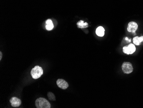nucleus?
Masks as SVG:
<instances>
[{
    "instance_id": "8",
    "label": "nucleus",
    "mask_w": 143,
    "mask_h": 108,
    "mask_svg": "<svg viewBox=\"0 0 143 108\" xmlns=\"http://www.w3.org/2000/svg\"><path fill=\"white\" fill-rule=\"evenodd\" d=\"M97 35L99 37H103L105 35V29L102 26H99L96 31Z\"/></svg>"
},
{
    "instance_id": "6",
    "label": "nucleus",
    "mask_w": 143,
    "mask_h": 108,
    "mask_svg": "<svg viewBox=\"0 0 143 108\" xmlns=\"http://www.w3.org/2000/svg\"><path fill=\"white\" fill-rule=\"evenodd\" d=\"M138 24L134 22H131L128 24L127 31L129 32L134 33L138 29Z\"/></svg>"
},
{
    "instance_id": "11",
    "label": "nucleus",
    "mask_w": 143,
    "mask_h": 108,
    "mask_svg": "<svg viewBox=\"0 0 143 108\" xmlns=\"http://www.w3.org/2000/svg\"><path fill=\"white\" fill-rule=\"evenodd\" d=\"M47 96H48V99L50 100L55 101V100H56L55 95L53 93H52V92H49L48 93Z\"/></svg>"
},
{
    "instance_id": "2",
    "label": "nucleus",
    "mask_w": 143,
    "mask_h": 108,
    "mask_svg": "<svg viewBox=\"0 0 143 108\" xmlns=\"http://www.w3.org/2000/svg\"><path fill=\"white\" fill-rule=\"evenodd\" d=\"M43 69L40 66H36L34 68H33L31 72V76L33 79H37L41 76L43 74Z\"/></svg>"
},
{
    "instance_id": "9",
    "label": "nucleus",
    "mask_w": 143,
    "mask_h": 108,
    "mask_svg": "<svg viewBox=\"0 0 143 108\" xmlns=\"http://www.w3.org/2000/svg\"><path fill=\"white\" fill-rule=\"evenodd\" d=\"M142 41H143V36L140 37L136 36L133 39V42L136 45H140Z\"/></svg>"
},
{
    "instance_id": "5",
    "label": "nucleus",
    "mask_w": 143,
    "mask_h": 108,
    "mask_svg": "<svg viewBox=\"0 0 143 108\" xmlns=\"http://www.w3.org/2000/svg\"><path fill=\"white\" fill-rule=\"evenodd\" d=\"M57 84L59 88L63 90L67 89L69 87V84L66 81L62 79H58L57 81Z\"/></svg>"
},
{
    "instance_id": "3",
    "label": "nucleus",
    "mask_w": 143,
    "mask_h": 108,
    "mask_svg": "<svg viewBox=\"0 0 143 108\" xmlns=\"http://www.w3.org/2000/svg\"><path fill=\"white\" fill-rule=\"evenodd\" d=\"M122 71L124 73L130 74L133 71V68L131 63L129 62H124L122 66Z\"/></svg>"
},
{
    "instance_id": "13",
    "label": "nucleus",
    "mask_w": 143,
    "mask_h": 108,
    "mask_svg": "<svg viewBox=\"0 0 143 108\" xmlns=\"http://www.w3.org/2000/svg\"><path fill=\"white\" fill-rule=\"evenodd\" d=\"M0 60H1L2 59V54L1 52H0Z\"/></svg>"
},
{
    "instance_id": "12",
    "label": "nucleus",
    "mask_w": 143,
    "mask_h": 108,
    "mask_svg": "<svg viewBox=\"0 0 143 108\" xmlns=\"http://www.w3.org/2000/svg\"><path fill=\"white\" fill-rule=\"evenodd\" d=\"M77 25L79 28H84V27H85L86 26H88V24L87 23H84V21L81 20L77 23Z\"/></svg>"
},
{
    "instance_id": "10",
    "label": "nucleus",
    "mask_w": 143,
    "mask_h": 108,
    "mask_svg": "<svg viewBox=\"0 0 143 108\" xmlns=\"http://www.w3.org/2000/svg\"><path fill=\"white\" fill-rule=\"evenodd\" d=\"M46 25L45 26V28L47 30L50 31L53 28L54 26L52 20L50 19H48L46 22Z\"/></svg>"
},
{
    "instance_id": "4",
    "label": "nucleus",
    "mask_w": 143,
    "mask_h": 108,
    "mask_svg": "<svg viewBox=\"0 0 143 108\" xmlns=\"http://www.w3.org/2000/svg\"><path fill=\"white\" fill-rule=\"evenodd\" d=\"M136 51V47L132 44H130L127 46L123 47V52L125 54L129 55L133 54Z\"/></svg>"
},
{
    "instance_id": "1",
    "label": "nucleus",
    "mask_w": 143,
    "mask_h": 108,
    "mask_svg": "<svg viewBox=\"0 0 143 108\" xmlns=\"http://www.w3.org/2000/svg\"><path fill=\"white\" fill-rule=\"evenodd\" d=\"M35 105L37 108H51L49 102L44 98H39L36 99L35 101Z\"/></svg>"
},
{
    "instance_id": "7",
    "label": "nucleus",
    "mask_w": 143,
    "mask_h": 108,
    "mask_svg": "<svg viewBox=\"0 0 143 108\" xmlns=\"http://www.w3.org/2000/svg\"><path fill=\"white\" fill-rule=\"evenodd\" d=\"M10 102L11 103V106L13 107H18L21 105V100L16 97L12 98L10 99Z\"/></svg>"
}]
</instances>
